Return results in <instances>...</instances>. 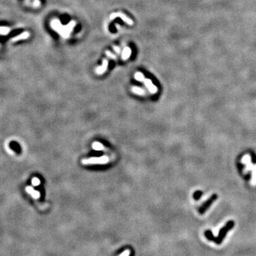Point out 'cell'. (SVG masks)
Returning <instances> with one entry per match:
<instances>
[{"label":"cell","mask_w":256,"mask_h":256,"mask_svg":"<svg viewBox=\"0 0 256 256\" xmlns=\"http://www.w3.org/2000/svg\"><path fill=\"white\" fill-rule=\"evenodd\" d=\"M235 226V222L233 221H228L227 223L225 224V226H223V228H221V230H219V233H218V236H217L216 238V240H215V243L217 244V245H219L221 243L223 242V239L224 238L226 237V234L230 230L233 228V227Z\"/></svg>","instance_id":"6da1fadb"},{"label":"cell","mask_w":256,"mask_h":256,"mask_svg":"<svg viewBox=\"0 0 256 256\" xmlns=\"http://www.w3.org/2000/svg\"><path fill=\"white\" fill-rule=\"evenodd\" d=\"M109 162V158L107 156H97V157H90L88 159H83L82 164L84 165L89 164H105Z\"/></svg>","instance_id":"7a4b0ae2"},{"label":"cell","mask_w":256,"mask_h":256,"mask_svg":"<svg viewBox=\"0 0 256 256\" xmlns=\"http://www.w3.org/2000/svg\"><path fill=\"white\" fill-rule=\"evenodd\" d=\"M217 198H218V195L217 194H213L212 196H210L209 198L206 200L205 202H203V204L199 209V213L200 214H203L208 210V209L209 208L210 206L213 204V202L217 199Z\"/></svg>","instance_id":"3957f363"},{"label":"cell","mask_w":256,"mask_h":256,"mask_svg":"<svg viewBox=\"0 0 256 256\" xmlns=\"http://www.w3.org/2000/svg\"><path fill=\"white\" fill-rule=\"evenodd\" d=\"M116 17H120V18H121L122 19H123L124 21H125L127 24H129V25H133V21L131 19H130V18H128V17H127L126 15H125L124 14H123V13H114V14H112L111 15H110V19H114V18H116Z\"/></svg>","instance_id":"277c9868"},{"label":"cell","mask_w":256,"mask_h":256,"mask_svg":"<svg viewBox=\"0 0 256 256\" xmlns=\"http://www.w3.org/2000/svg\"><path fill=\"white\" fill-rule=\"evenodd\" d=\"M144 83L152 94H155L157 92V88L154 85L150 79H144Z\"/></svg>","instance_id":"5b68a950"},{"label":"cell","mask_w":256,"mask_h":256,"mask_svg":"<svg viewBox=\"0 0 256 256\" xmlns=\"http://www.w3.org/2000/svg\"><path fill=\"white\" fill-rule=\"evenodd\" d=\"M107 66H108V61L106 60V59H104L103 62V65L101 66H99L95 70L96 73H97L98 75H101L104 73L107 70Z\"/></svg>","instance_id":"8992f818"},{"label":"cell","mask_w":256,"mask_h":256,"mask_svg":"<svg viewBox=\"0 0 256 256\" xmlns=\"http://www.w3.org/2000/svg\"><path fill=\"white\" fill-rule=\"evenodd\" d=\"M26 189H27V192L29 193H30L34 199H39L40 197V193L38 191L33 190V189L31 186H27Z\"/></svg>","instance_id":"52a82bcc"},{"label":"cell","mask_w":256,"mask_h":256,"mask_svg":"<svg viewBox=\"0 0 256 256\" xmlns=\"http://www.w3.org/2000/svg\"><path fill=\"white\" fill-rule=\"evenodd\" d=\"M93 150H96V151H104V150H106L105 146L103 145V144H101L99 142H94L93 143Z\"/></svg>","instance_id":"ba28073f"},{"label":"cell","mask_w":256,"mask_h":256,"mask_svg":"<svg viewBox=\"0 0 256 256\" xmlns=\"http://www.w3.org/2000/svg\"><path fill=\"white\" fill-rule=\"evenodd\" d=\"M132 91L134 93H135L137 95H143L145 94V90L141 88L140 87H137V86H134L132 88Z\"/></svg>","instance_id":"9c48e42d"},{"label":"cell","mask_w":256,"mask_h":256,"mask_svg":"<svg viewBox=\"0 0 256 256\" xmlns=\"http://www.w3.org/2000/svg\"><path fill=\"white\" fill-rule=\"evenodd\" d=\"M204 235L206 237V238L209 240H211V241H215L216 240V238L215 236H213V233L210 230H207L204 232Z\"/></svg>","instance_id":"30bf717a"},{"label":"cell","mask_w":256,"mask_h":256,"mask_svg":"<svg viewBox=\"0 0 256 256\" xmlns=\"http://www.w3.org/2000/svg\"><path fill=\"white\" fill-rule=\"evenodd\" d=\"M130 54H131V50H130V48H125V50H124L123 53V60H127V59L130 57Z\"/></svg>","instance_id":"8fae6325"},{"label":"cell","mask_w":256,"mask_h":256,"mask_svg":"<svg viewBox=\"0 0 256 256\" xmlns=\"http://www.w3.org/2000/svg\"><path fill=\"white\" fill-rule=\"evenodd\" d=\"M135 80H137V81H140V82H144V80L145 79L143 74L140 73V72H137L135 74Z\"/></svg>","instance_id":"7c38bea8"},{"label":"cell","mask_w":256,"mask_h":256,"mask_svg":"<svg viewBox=\"0 0 256 256\" xmlns=\"http://www.w3.org/2000/svg\"><path fill=\"white\" fill-rule=\"evenodd\" d=\"M10 147L14 151H15V152H19L20 151V147H19V145L17 142H11V143L10 144Z\"/></svg>","instance_id":"4fadbf2b"},{"label":"cell","mask_w":256,"mask_h":256,"mask_svg":"<svg viewBox=\"0 0 256 256\" xmlns=\"http://www.w3.org/2000/svg\"><path fill=\"white\" fill-rule=\"evenodd\" d=\"M105 53H106V55L108 57H110V58H112V59H115V60H116L117 59V57L113 54V53H112L110 51H106V52H105Z\"/></svg>","instance_id":"5bb4252c"},{"label":"cell","mask_w":256,"mask_h":256,"mask_svg":"<svg viewBox=\"0 0 256 256\" xmlns=\"http://www.w3.org/2000/svg\"><path fill=\"white\" fill-rule=\"evenodd\" d=\"M40 180L38 178H33V179H32V184H33V186H38V185L40 184Z\"/></svg>","instance_id":"9a60e30c"},{"label":"cell","mask_w":256,"mask_h":256,"mask_svg":"<svg viewBox=\"0 0 256 256\" xmlns=\"http://www.w3.org/2000/svg\"><path fill=\"white\" fill-rule=\"evenodd\" d=\"M201 195H202V192L201 191H196V193H194V195H193V198L196 200H199L200 197L201 196Z\"/></svg>","instance_id":"2e32d148"},{"label":"cell","mask_w":256,"mask_h":256,"mask_svg":"<svg viewBox=\"0 0 256 256\" xmlns=\"http://www.w3.org/2000/svg\"><path fill=\"white\" fill-rule=\"evenodd\" d=\"M113 48H114L115 50L116 51V52L117 53H120V48H118V47H117V46H113Z\"/></svg>","instance_id":"e0dca14e"}]
</instances>
